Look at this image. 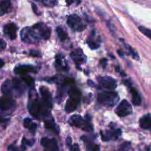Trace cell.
Listing matches in <instances>:
<instances>
[{
    "label": "cell",
    "mask_w": 151,
    "mask_h": 151,
    "mask_svg": "<svg viewBox=\"0 0 151 151\" xmlns=\"http://www.w3.org/2000/svg\"><path fill=\"white\" fill-rule=\"evenodd\" d=\"M35 28L37 30V32L39 34L41 38H44V39H48L50 36V33H51V30L49 27L45 25L43 23H38L36 25H34L32 27Z\"/></svg>",
    "instance_id": "obj_10"
},
{
    "label": "cell",
    "mask_w": 151,
    "mask_h": 151,
    "mask_svg": "<svg viewBox=\"0 0 151 151\" xmlns=\"http://www.w3.org/2000/svg\"><path fill=\"white\" fill-rule=\"evenodd\" d=\"M16 106V102L10 96H4L0 99V110L7 111L12 109Z\"/></svg>",
    "instance_id": "obj_9"
},
{
    "label": "cell",
    "mask_w": 151,
    "mask_h": 151,
    "mask_svg": "<svg viewBox=\"0 0 151 151\" xmlns=\"http://www.w3.org/2000/svg\"><path fill=\"white\" fill-rule=\"evenodd\" d=\"M8 150L9 151H19L17 147H16L15 145H10L8 147Z\"/></svg>",
    "instance_id": "obj_37"
},
{
    "label": "cell",
    "mask_w": 151,
    "mask_h": 151,
    "mask_svg": "<svg viewBox=\"0 0 151 151\" xmlns=\"http://www.w3.org/2000/svg\"><path fill=\"white\" fill-rule=\"evenodd\" d=\"M87 43H88L90 48L91 49H94V50H95V49H97L100 47V44H99L98 43L95 42V41H91V40H88V41H87Z\"/></svg>",
    "instance_id": "obj_31"
},
{
    "label": "cell",
    "mask_w": 151,
    "mask_h": 151,
    "mask_svg": "<svg viewBox=\"0 0 151 151\" xmlns=\"http://www.w3.org/2000/svg\"><path fill=\"white\" fill-rule=\"evenodd\" d=\"M69 124L75 127H79L83 130L86 131H92L93 127L90 123L89 120L88 118L84 119L81 115H74L69 118Z\"/></svg>",
    "instance_id": "obj_2"
},
{
    "label": "cell",
    "mask_w": 151,
    "mask_h": 151,
    "mask_svg": "<svg viewBox=\"0 0 151 151\" xmlns=\"http://www.w3.org/2000/svg\"><path fill=\"white\" fill-rule=\"evenodd\" d=\"M72 60L76 63L77 65H81L86 62V56L83 53V50L81 49L78 48L72 52L70 54Z\"/></svg>",
    "instance_id": "obj_14"
},
{
    "label": "cell",
    "mask_w": 151,
    "mask_h": 151,
    "mask_svg": "<svg viewBox=\"0 0 151 151\" xmlns=\"http://www.w3.org/2000/svg\"><path fill=\"white\" fill-rule=\"evenodd\" d=\"M29 102L28 103V110L29 113L33 116L37 117L39 115V102L37 100V98L32 99L29 97Z\"/></svg>",
    "instance_id": "obj_13"
},
{
    "label": "cell",
    "mask_w": 151,
    "mask_h": 151,
    "mask_svg": "<svg viewBox=\"0 0 151 151\" xmlns=\"http://www.w3.org/2000/svg\"><path fill=\"white\" fill-rule=\"evenodd\" d=\"M1 90L4 96H10V97L14 96L15 92L16 91H15L13 81L9 79L6 80V81L3 83L2 85H1Z\"/></svg>",
    "instance_id": "obj_11"
},
{
    "label": "cell",
    "mask_w": 151,
    "mask_h": 151,
    "mask_svg": "<svg viewBox=\"0 0 151 151\" xmlns=\"http://www.w3.org/2000/svg\"><path fill=\"white\" fill-rule=\"evenodd\" d=\"M132 113V107L127 100H123L119 103L116 109V113L119 117H125Z\"/></svg>",
    "instance_id": "obj_5"
},
{
    "label": "cell",
    "mask_w": 151,
    "mask_h": 151,
    "mask_svg": "<svg viewBox=\"0 0 151 151\" xmlns=\"http://www.w3.org/2000/svg\"><path fill=\"white\" fill-rule=\"evenodd\" d=\"M24 126L25 128L28 129L32 133H35L37 129V124L32 121L30 118H27L24 120Z\"/></svg>",
    "instance_id": "obj_22"
},
{
    "label": "cell",
    "mask_w": 151,
    "mask_h": 151,
    "mask_svg": "<svg viewBox=\"0 0 151 151\" xmlns=\"http://www.w3.org/2000/svg\"><path fill=\"white\" fill-rule=\"evenodd\" d=\"M100 86L108 90H114L117 87V83L114 78L109 76H100L97 78Z\"/></svg>",
    "instance_id": "obj_6"
},
{
    "label": "cell",
    "mask_w": 151,
    "mask_h": 151,
    "mask_svg": "<svg viewBox=\"0 0 151 151\" xmlns=\"http://www.w3.org/2000/svg\"><path fill=\"white\" fill-rule=\"evenodd\" d=\"M22 41L27 43L37 42L41 38L36 30L33 28H25L21 31Z\"/></svg>",
    "instance_id": "obj_3"
},
{
    "label": "cell",
    "mask_w": 151,
    "mask_h": 151,
    "mask_svg": "<svg viewBox=\"0 0 151 151\" xmlns=\"http://www.w3.org/2000/svg\"><path fill=\"white\" fill-rule=\"evenodd\" d=\"M22 79L25 84H27L28 86H31V87H33L34 85V80L30 76H28L27 74L25 75L22 76Z\"/></svg>",
    "instance_id": "obj_27"
},
{
    "label": "cell",
    "mask_w": 151,
    "mask_h": 151,
    "mask_svg": "<svg viewBox=\"0 0 151 151\" xmlns=\"http://www.w3.org/2000/svg\"><path fill=\"white\" fill-rule=\"evenodd\" d=\"M122 134L120 129H111L106 133L101 131V138L103 142H109L110 140H116Z\"/></svg>",
    "instance_id": "obj_7"
},
{
    "label": "cell",
    "mask_w": 151,
    "mask_h": 151,
    "mask_svg": "<svg viewBox=\"0 0 151 151\" xmlns=\"http://www.w3.org/2000/svg\"><path fill=\"white\" fill-rule=\"evenodd\" d=\"M40 92H41V96H42L43 102L52 107V94L50 90L47 87H41L40 88Z\"/></svg>",
    "instance_id": "obj_15"
},
{
    "label": "cell",
    "mask_w": 151,
    "mask_h": 151,
    "mask_svg": "<svg viewBox=\"0 0 151 151\" xmlns=\"http://www.w3.org/2000/svg\"><path fill=\"white\" fill-rule=\"evenodd\" d=\"M125 47H126L127 50H128V53H129V54L131 55V56H132L133 59H137V60H138L139 58V56L138 53H137V52H136L135 50H134V49H133L132 47H131L130 45H128V44H125Z\"/></svg>",
    "instance_id": "obj_29"
},
{
    "label": "cell",
    "mask_w": 151,
    "mask_h": 151,
    "mask_svg": "<svg viewBox=\"0 0 151 151\" xmlns=\"http://www.w3.org/2000/svg\"><path fill=\"white\" fill-rule=\"evenodd\" d=\"M12 81H13L15 91H16V93H17V96L22 94L24 93V91L25 89L24 85L23 84V81H22L20 79H19L17 78H14Z\"/></svg>",
    "instance_id": "obj_18"
},
{
    "label": "cell",
    "mask_w": 151,
    "mask_h": 151,
    "mask_svg": "<svg viewBox=\"0 0 151 151\" xmlns=\"http://www.w3.org/2000/svg\"><path fill=\"white\" fill-rule=\"evenodd\" d=\"M34 68L30 65H19L15 68L14 71L16 74L20 76L25 75L28 72H32Z\"/></svg>",
    "instance_id": "obj_16"
},
{
    "label": "cell",
    "mask_w": 151,
    "mask_h": 151,
    "mask_svg": "<svg viewBox=\"0 0 151 151\" xmlns=\"http://www.w3.org/2000/svg\"><path fill=\"white\" fill-rule=\"evenodd\" d=\"M78 103H77V102H75V101H73L72 99H71L70 98H69L66 103L65 110H66V111L67 113L72 112V111H74L77 108V107H78Z\"/></svg>",
    "instance_id": "obj_24"
},
{
    "label": "cell",
    "mask_w": 151,
    "mask_h": 151,
    "mask_svg": "<svg viewBox=\"0 0 151 151\" xmlns=\"http://www.w3.org/2000/svg\"><path fill=\"white\" fill-rule=\"evenodd\" d=\"M11 9L10 0H0V16L8 13Z\"/></svg>",
    "instance_id": "obj_17"
},
{
    "label": "cell",
    "mask_w": 151,
    "mask_h": 151,
    "mask_svg": "<svg viewBox=\"0 0 151 151\" xmlns=\"http://www.w3.org/2000/svg\"><path fill=\"white\" fill-rule=\"evenodd\" d=\"M45 127L47 129L51 130L52 131H53L55 133H58L59 131L58 127L57 125L55 124L53 118H51V119L45 121Z\"/></svg>",
    "instance_id": "obj_25"
},
{
    "label": "cell",
    "mask_w": 151,
    "mask_h": 151,
    "mask_svg": "<svg viewBox=\"0 0 151 151\" xmlns=\"http://www.w3.org/2000/svg\"><path fill=\"white\" fill-rule=\"evenodd\" d=\"M100 65L103 66V68H106V66H107V63H108V60L107 59H102L100 61Z\"/></svg>",
    "instance_id": "obj_35"
},
{
    "label": "cell",
    "mask_w": 151,
    "mask_h": 151,
    "mask_svg": "<svg viewBox=\"0 0 151 151\" xmlns=\"http://www.w3.org/2000/svg\"><path fill=\"white\" fill-rule=\"evenodd\" d=\"M6 41L3 40L2 38H0V51H2L6 48Z\"/></svg>",
    "instance_id": "obj_34"
},
{
    "label": "cell",
    "mask_w": 151,
    "mask_h": 151,
    "mask_svg": "<svg viewBox=\"0 0 151 151\" xmlns=\"http://www.w3.org/2000/svg\"><path fill=\"white\" fill-rule=\"evenodd\" d=\"M67 24L73 30L78 31V32H81V31L85 30L86 27L83 23L81 18L78 15L75 14L71 15L68 17Z\"/></svg>",
    "instance_id": "obj_4"
},
{
    "label": "cell",
    "mask_w": 151,
    "mask_h": 151,
    "mask_svg": "<svg viewBox=\"0 0 151 151\" xmlns=\"http://www.w3.org/2000/svg\"><path fill=\"white\" fill-rule=\"evenodd\" d=\"M36 1L41 3L47 7H54L57 4V0H35Z\"/></svg>",
    "instance_id": "obj_28"
},
{
    "label": "cell",
    "mask_w": 151,
    "mask_h": 151,
    "mask_svg": "<svg viewBox=\"0 0 151 151\" xmlns=\"http://www.w3.org/2000/svg\"><path fill=\"white\" fill-rule=\"evenodd\" d=\"M117 52H118V53H119V56H122V57H123V56H124V53H122V52L120 50H118Z\"/></svg>",
    "instance_id": "obj_43"
},
{
    "label": "cell",
    "mask_w": 151,
    "mask_h": 151,
    "mask_svg": "<svg viewBox=\"0 0 151 151\" xmlns=\"http://www.w3.org/2000/svg\"><path fill=\"white\" fill-rule=\"evenodd\" d=\"M56 65L58 68H62L64 70H66L68 69L67 62L65 60L64 57L61 55H58L56 56Z\"/></svg>",
    "instance_id": "obj_23"
},
{
    "label": "cell",
    "mask_w": 151,
    "mask_h": 151,
    "mask_svg": "<svg viewBox=\"0 0 151 151\" xmlns=\"http://www.w3.org/2000/svg\"><path fill=\"white\" fill-rule=\"evenodd\" d=\"M32 9H33V11L35 12V13H37V7H36V5H35L34 4H32Z\"/></svg>",
    "instance_id": "obj_42"
},
{
    "label": "cell",
    "mask_w": 151,
    "mask_h": 151,
    "mask_svg": "<svg viewBox=\"0 0 151 151\" xmlns=\"http://www.w3.org/2000/svg\"><path fill=\"white\" fill-rule=\"evenodd\" d=\"M71 151H81L79 147V145L78 144H75L71 147Z\"/></svg>",
    "instance_id": "obj_36"
},
{
    "label": "cell",
    "mask_w": 151,
    "mask_h": 151,
    "mask_svg": "<svg viewBox=\"0 0 151 151\" xmlns=\"http://www.w3.org/2000/svg\"><path fill=\"white\" fill-rule=\"evenodd\" d=\"M130 147H131V143L125 142L121 145L120 147H119V151H129Z\"/></svg>",
    "instance_id": "obj_32"
},
{
    "label": "cell",
    "mask_w": 151,
    "mask_h": 151,
    "mask_svg": "<svg viewBox=\"0 0 151 151\" xmlns=\"http://www.w3.org/2000/svg\"><path fill=\"white\" fill-rule=\"evenodd\" d=\"M78 1V2H80V0H66V3H67L68 5H70V4H72V3L75 2V1Z\"/></svg>",
    "instance_id": "obj_40"
},
{
    "label": "cell",
    "mask_w": 151,
    "mask_h": 151,
    "mask_svg": "<svg viewBox=\"0 0 151 151\" xmlns=\"http://www.w3.org/2000/svg\"><path fill=\"white\" fill-rule=\"evenodd\" d=\"M69 98L75 101L77 103H79L81 99V93L78 89L75 88V87H72L69 91Z\"/></svg>",
    "instance_id": "obj_21"
},
{
    "label": "cell",
    "mask_w": 151,
    "mask_h": 151,
    "mask_svg": "<svg viewBox=\"0 0 151 151\" xmlns=\"http://www.w3.org/2000/svg\"><path fill=\"white\" fill-rule=\"evenodd\" d=\"M8 121H9V118H1V117H0V124H1V123H5Z\"/></svg>",
    "instance_id": "obj_41"
},
{
    "label": "cell",
    "mask_w": 151,
    "mask_h": 151,
    "mask_svg": "<svg viewBox=\"0 0 151 151\" xmlns=\"http://www.w3.org/2000/svg\"><path fill=\"white\" fill-rule=\"evenodd\" d=\"M139 30L141 31L145 36H146L148 37L149 38H150L151 39V30L150 29H149V28H145V27H142V26H140L139 28Z\"/></svg>",
    "instance_id": "obj_30"
},
{
    "label": "cell",
    "mask_w": 151,
    "mask_h": 151,
    "mask_svg": "<svg viewBox=\"0 0 151 151\" xmlns=\"http://www.w3.org/2000/svg\"><path fill=\"white\" fill-rule=\"evenodd\" d=\"M139 125L140 127L145 130H148L151 128V115L147 114V115H144L139 120Z\"/></svg>",
    "instance_id": "obj_19"
},
{
    "label": "cell",
    "mask_w": 151,
    "mask_h": 151,
    "mask_svg": "<svg viewBox=\"0 0 151 151\" xmlns=\"http://www.w3.org/2000/svg\"><path fill=\"white\" fill-rule=\"evenodd\" d=\"M91 151H100V146L97 144H95L94 146V147L92 148V150H91Z\"/></svg>",
    "instance_id": "obj_39"
},
{
    "label": "cell",
    "mask_w": 151,
    "mask_h": 151,
    "mask_svg": "<svg viewBox=\"0 0 151 151\" xmlns=\"http://www.w3.org/2000/svg\"><path fill=\"white\" fill-rule=\"evenodd\" d=\"M16 31L17 27L13 23H8L4 27V33L11 40H14L16 38Z\"/></svg>",
    "instance_id": "obj_12"
},
{
    "label": "cell",
    "mask_w": 151,
    "mask_h": 151,
    "mask_svg": "<svg viewBox=\"0 0 151 151\" xmlns=\"http://www.w3.org/2000/svg\"><path fill=\"white\" fill-rule=\"evenodd\" d=\"M130 87V91H131V95H132V103L136 106H139L142 102L141 96L139 94L138 91L136 90L134 87L131 86Z\"/></svg>",
    "instance_id": "obj_20"
},
{
    "label": "cell",
    "mask_w": 151,
    "mask_h": 151,
    "mask_svg": "<svg viewBox=\"0 0 151 151\" xmlns=\"http://www.w3.org/2000/svg\"><path fill=\"white\" fill-rule=\"evenodd\" d=\"M66 144H67V145L69 147H72V139H71V137L67 138V139H66Z\"/></svg>",
    "instance_id": "obj_38"
},
{
    "label": "cell",
    "mask_w": 151,
    "mask_h": 151,
    "mask_svg": "<svg viewBox=\"0 0 151 151\" xmlns=\"http://www.w3.org/2000/svg\"><path fill=\"white\" fill-rule=\"evenodd\" d=\"M56 32H57L58 36V37L60 38V39L62 41H65V40L68 38L67 33H66L61 28H60V27H58V28H56Z\"/></svg>",
    "instance_id": "obj_26"
},
{
    "label": "cell",
    "mask_w": 151,
    "mask_h": 151,
    "mask_svg": "<svg viewBox=\"0 0 151 151\" xmlns=\"http://www.w3.org/2000/svg\"><path fill=\"white\" fill-rule=\"evenodd\" d=\"M98 101L100 104L107 107H114L119 101V96L113 91L103 92L98 95Z\"/></svg>",
    "instance_id": "obj_1"
},
{
    "label": "cell",
    "mask_w": 151,
    "mask_h": 151,
    "mask_svg": "<svg viewBox=\"0 0 151 151\" xmlns=\"http://www.w3.org/2000/svg\"><path fill=\"white\" fill-rule=\"evenodd\" d=\"M42 146L44 147V151H58V145L57 141L55 139H47L43 138L41 141Z\"/></svg>",
    "instance_id": "obj_8"
},
{
    "label": "cell",
    "mask_w": 151,
    "mask_h": 151,
    "mask_svg": "<svg viewBox=\"0 0 151 151\" xmlns=\"http://www.w3.org/2000/svg\"><path fill=\"white\" fill-rule=\"evenodd\" d=\"M29 55L31 56H34V57H40L41 56V54L40 53L39 51L38 50H31L29 52Z\"/></svg>",
    "instance_id": "obj_33"
},
{
    "label": "cell",
    "mask_w": 151,
    "mask_h": 151,
    "mask_svg": "<svg viewBox=\"0 0 151 151\" xmlns=\"http://www.w3.org/2000/svg\"><path fill=\"white\" fill-rule=\"evenodd\" d=\"M3 66H4V62H3V60L0 59V68H1Z\"/></svg>",
    "instance_id": "obj_44"
}]
</instances>
